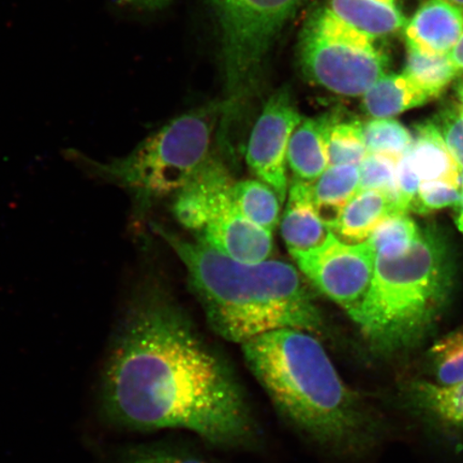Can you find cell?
Returning a JSON list of instances; mask_svg holds the SVG:
<instances>
[{
  "instance_id": "cell-1",
  "label": "cell",
  "mask_w": 463,
  "mask_h": 463,
  "mask_svg": "<svg viewBox=\"0 0 463 463\" xmlns=\"http://www.w3.org/2000/svg\"><path fill=\"white\" fill-rule=\"evenodd\" d=\"M97 402L104 424L119 431L184 430L222 450L263 447V428L236 370L156 291L138 294L116 327Z\"/></svg>"
},
{
  "instance_id": "cell-2",
  "label": "cell",
  "mask_w": 463,
  "mask_h": 463,
  "mask_svg": "<svg viewBox=\"0 0 463 463\" xmlns=\"http://www.w3.org/2000/svg\"><path fill=\"white\" fill-rule=\"evenodd\" d=\"M241 350L276 413L310 447L353 460L369 455L384 438V419L346 383L317 335L279 329Z\"/></svg>"
},
{
  "instance_id": "cell-3",
  "label": "cell",
  "mask_w": 463,
  "mask_h": 463,
  "mask_svg": "<svg viewBox=\"0 0 463 463\" xmlns=\"http://www.w3.org/2000/svg\"><path fill=\"white\" fill-rule=\"evenodd\" d=\"M158 232L182 260L206 320L220 337L241 345L279 329L326 332L314 297L291 264L241 263L200 240Z\"/></svg>"
},
{
  "instance_id": "cell-4",
  "label": "cell",
  "mask_w": 463,
  "mask_h": 463,
  "mask_svg": "<svg viewBox=\"0 0 463 463\" xmlns=\"http://www.w3.org/2000/svg\"><path fill=\"white\" fill-rule=\"evenodd\" d=\"M451 288L447 244L436 230L420 229L404 256L376 258L372 285L349 317L376 355H397L427 337L447 307Z\"/></svg>"
},
{
  "instance_id": "cell-5",
  "label": "cell",
  "mask_w": 463,
  "mask_h": 463,
  "mask_svg": "<svg viewBox=\"0 0 463 463\" xmlns=\"http://www.w3.org/2000/svg\"><path fill=\"white\" fill-rule=\"evenodd\" d=\"M233 104H210L172 119L125 158L101 164L78 153L71 155L83 169L135 195L138 204L177 194L210 158L220 116Z\"/></svg>"
},
{
  "instance_id": "cell-6",
  "label": "cell",
  "mask_w": 463,
  "mask_h": 463,
  "mask_svg": "<svg viewBox=\"0 0 463 463\" xmlns=\"http://www.w3.org/2000/svg\"><path fill=\"white\" fill-rule=\"evenodd\" d=\"M300 65L311 82L340 96L360 97L383 75L389 57L375 40L335 16L318 10L304 28Z\"/></svg>"
},
{
  "instance_id": "cell-7",
  "label": "cell",
  "mask_w": 463,
  "mask_h": 463,
  "mask_svg": "<svg viewBox=\"0 0 463 463\" xmlns=\"http://www.w3.org/2000/svg\"><path fill=\"white\" fill-rule=\"evenodd\" d=\"M300 0H208L222 34L228 101L251 89L266 55Z\"/></svg>"
},
{
  "instance_id": "cell-8",
  "label": "cell",
  "mask_w": 463,
  "mask_h": 463,
  "mask_svg": "<svg viewBox=\"0 0 463 463\" xmlns=\"http://www.w3.org/2000/svg\"><path fill=\"white\" fill-rule=\"evenodd\" d=\"M291 256L312 285L347 315L360 306L372 285L376 257L369 240L345 244L331 232L320 247Z\"/></svg>"
},
{
  "instance_id": "cell-9",
  "label": "cell",
  "mask_w": 463,
  "mask_h": 463,
  "mask_svg": "<svg viewBox=\"0 0 463 463\" xmlns=\"http://www.w3.org/2000/svg\"><path fill=\"white\" fill-rule=\"evenodd\" d=\"M302 120L291 91L282 87L266 101L249 138L248 166L275 191L281 203L287 200L288 191V144Z\"/></svg>"
},
{
  "instance_id": "cell-10",
  "label": "cell",
  "mask_w": 463,
  "mask_h": 463,
  "mask_svg": "<svg viewBox=\"0 0 463 463\" xmlns=\"http://www.w3.org/2000/svg\"><path fill=\"white\" fill-rule=\"evenodd\" d=\"M234 184L227 166L210 156L176 194L174 215L183 227L201 233L232 198Z\"/></svg>"
},
{
  "instance_id": "cell-11",
  "label": "cell",
  "mask_w": 463,
  "mask_h": 463,
  "mask_svg": "<svg viewBox=\"0 0 463 463\" xmlns=\"http://www.w3.org/2000/svg\"><path fill=\"white\" fill-rule=\"evenodd\" d=\"M199 240L237 262H264L273 253L271 232L246 218L230 199L200 233Z\"/></svg>"
},
{
  "instance_id": "cell-12",
  "label": "cell",
  "mask_w": 463,
  "mask_h": 463,
  "mask_svg": "<svg viewBox=\"0 0 463 463\" xmlns=\"http://www.w3.org/2000/svg\"><path fill=\"white\" fill-rule=\"evenodd\" d=\"M398 397L408 412L426 424L463 431V382L441 386L426 379L407 380L399 385Z\"/></svg>"
},
{
  "instance_id": "cell-13",
  "label": "cell",
  "mask_w": 463,
  "mask_h": 463,
  "mask_svg": "<svg viewBox=\"0 0 463 463\" xmlns=\"http://www.w3.org/2000/svg\"><path fill=\"white\" fill-rule=\"evenodd\" d=\"M463 33V11L449 0H426L404 27L410 49L449 55Z\"/></svg>"
},
{
  "instance_id": "cell-14",
  "label": "cell",
  "mask_w": 463,
  "mask_h": 463,
  "mask_svg": "<svg viewBox=\"0 0 463 463\" xmlns=\"http://www.w3.org/2000/svg\"><path fill=\"white\" fill-rule=\"evenodd\" d=\"M287 199L281 234L289 253L309 251L323 245L331 231L317 215L311 184L294 179Z\"/></svg>"
},
{
  "instance_id": "cell-15",
  "label": "cell",
  "mask_w": 463,
  "mask_h": 463,
  "mask_svg": "<svg viewBox=\"0 0 463 463\" xmlns=\"http://www.w3.org/2000/svg\"><path fill=\"white\" fill-rule=\"evenodd\" d=\"M407 154L420 182L439 181L461 187V167L450 154L436 121L416 126Z\"/></svg>"
},
{
  "instance_id": "cell-16",
  "label": "cell",
  "mask_w": 463,
  "mask_h": 463,
  "mask_svg": "<svg viewBox=\"0 0 463 463\" xmlns=\"http://www.w3.org/2000/svg\"><path fill=\"white\" fill-rule=\"evenodd\" d=\"M403 0H329L340 20L374 40L393 36L408 24Z\"/></svg>"
},
{
  "instance_id": "cell-17",
  "label": "cell",
  "mask_w": 463,
  "mask_h": 463,
  "mask_svg": "<svg viewBox=\"0 0 463 463\" xmlns=\"http://www.w3.org/2000/svg\"><path fill=\"white\" fill-rule=\"evenodd\" d=\"M402 213L389 196L378 190H360L344 208L331 230L345 244L367 241L387 217Z\"/></svg>"
},
{
  "instance_id": "cell-18",
  "label": "cell",
  "mask_w": 463,
  "mask_h": 463,
  "mask_svg": "<svg viewBox=\"0 0 463 463\" xmlns=\"http://www.w3.org/2000/svg\"><path fill=\"white\" fill-rule=\"evenodd\" d=\"M431 100L403 73L385 74L363 95V109L370 118H392Z\"/></svg>"
},
{
  "instance_id": "cell-19",
  "label": "cell",
  "mask_w": 463,
  "mask_h": 463,
  "mask_svg": "<svg viewBox=\"0 0 463 463\" xmlns=\"http://www.w3.org/2000/svg\"><path fill=\"white\" fill-rule=\"evenodd\" d=\"M360 189V171L355 165H329L311 184L312 200L322 222L331 231L344 208Z\"/></svg>"
},
{
  "instance_id": "cell-20",
  "label": "cell",
  "mask_w": 463,
  "mask_h": 463,
  "mask_svg": "<svg viewBox=\"0 0 463 463\" xmlns=\"http://www.w3.org/2000/svg\"><path fill=\"white\" fill-rule=\"evenodd\" d=\"M287 160L298 181L312 184L322 175L328 167L324 118L302 120L289 141Z\"/></svg>"
},
{
  "instance_id": "cell-21",
  "label": "cell",
  "mask_w": 463,
  "mask_h": 463,
  "mask_svg": "<svg viewBox=\"0 0 463 463\" xmlns=\"http://www.w3.org/2000/svg\"><path fill=\"white\" fill-rule=\"evenodd\" d=\"M324 143L329 165L360 166L368 155L363 124L324 118Z\"/></svg>"
},
{
  "instance_id": "cell-22",
  "label": "cell",
  "mask_w": 463,
  "mask_h": 463,
  "mask_svg": "<svg viewBox=\"0 0 463 463\" xmlns=\"http://www.w3.org/2000/svg\"><path fill=\"white\" fill-rule=\"evenodd\" d=\"M232 199L250 222L269 232L276 229L282 203L269 184L252 179L235 183L232 188Z\"/></svg>"
},
{
  "instance_id": "cell-23",
  "label": "cell",
  "mask_w": 463,
  "mask_h": 463,
  "mask_svg": "<svg viewBox=\"0 0 463 463\" xmlns=\"http://www.w3.org/2000/svg\"><path fill=\"white\" fill-rule=\"evenodd\" d=\"M402 73L434 100L443 94L460 71L449 55H427L408 48Z\"/></svg>"
},
{
  "instance_id": "cell-24",
  "label": "cell",
  "mask_w": 463,
  "mask_h": 463,
  "mask_svg": "<svg viewBox=\"0 0 463 463\" xmlns=\"http://www.w3.org/2000/svg\"><path fill=\"white\" fill-rule=\"evenodd\" d=\"M430 381L441 386L463 382V326L439 338L428 353Z\"/></svg>"
},
{
  "instance_id": "cell-25",
  "label": "cell",
  "mask_w": 463,
  "mask_h": 463,
  "mask_svg": "<svg viewBox=\"0 0 463 463\" xmlns=\"http://www.w3.org/2000/svg\"><path fill=\"white\" fill-rule=\"evenodd\" d=\"M420 232V228L408 213H395L379 224L369 241H372L376 258L398 259L410 251Z\"/></svg>"
},
{
  "instance_id": "cell-26",
  "label": "cell",
  "mask_w": 463,
  "mask_h": 463,
  "mask_svg": "<svg viewBox=\"0 0 463 463\" xmlns=\"http://www.w3.org/2000/svg\"><path fill=\"white\" fill-rule=\"evenodd\" d=\"M368 154H380L401 159L408 152L413 136L393 118H373L363 124Z\"/></svg>"
},
{
  "instance_id": "cell-27",
  "label": "cell",
  "mask_w": 463,
  "mask_h": 463,
  "mask_svg": "<svg viewBox=\"0 0 463 463\" xmlns=\"http://www.w3.org/2000/svg\"><path fill=\"white\" fill-rule=\"evenodd\" d=\"M397 165L398 159L390 157V156L368 154L358 166V171H360V189L358 191H381L395 203L399 211Z\"/></svg>"
},
{
  "instance_id": "cell-28",
  "label": "cell",
  "mask_w": 463,
  "mask_h": 463,
  "mask_svg": "<svg viewBox=\"0 0 463 463\" xmlns=\"http://www.w3.org/2000/svg\"><path fill=\"white\" fill-rule=\"evenodd\" d=\"M116 463H212L194 449L177 445H137L121 451Z\"/></svg>"
},
{
  "instance_id": "cell-29",
  "label": "cell",
  "mask_w": 463,
  "mask_h": 463,
  "mask_svg": "<svg viewBox=\"0 0 463 463\" xmlns=\"http://www.w3.org/2000/svg\"><path fill=\"white\" fill-rule=\"evenodd\" d=\"M461 202V187L439 181L420 182L418 195L411 211L428 213L443 208L458 207Z\"/></svg>"
},
{
  "instance_id": "cell-30",
  "label": "cell",
  "mask_w": 463,
  "mask_h": 463,
  "mask_svg": "<svg viewBox=\"0 0 463 463\" xmlns=\"http://www.w3.org/2000/svg\"><path fill=\"white\" fill-rule=\"evenodd\" d=\"M436 124L453 157L463 169V113L460 106L449 107L438 115Z\"/></svg>"
},
{
  "instance_id": "cell-31",
  "label": "cell",
  "mask_w": 463,
  "mask_h": 463,
  "mask_svg": "<svg viewBox=\"0 0 463 463\" xmlns=\"http://www.w3.org/2000/svg\"><path fill=\"white\" fill-rule=\"evenodd\" d=\"M420 179L413 169L405 153L397 165V188L399 211L408 213L412 208L416 195H418Z\"/></svg>"
},
{
  "instance_id": "cell-32",
  "label": "cell",
  "mask_w": 463,
  "mask_h": 463,
  "mask_svg": "<svg viewBox=\"0 0 463 463\" xmlns=\"http://www.w3.org/2000/svg\"><path fill=\"white\" fill-rule=\"evenodd\" d=\"M114 2L123 7L148 10L161 8L167 0H114Z\"/></svg>"
},
{
  "instance_id": "cell-33",
  "label": "cell",
  "mask_w": 463,
  "mask_h": 463,
  "mask_svg": "<svg viewBox=\"0 0 463 463\" xmlns=\"http://www.w3.org/2000/svg\"><path fill=\"white\" fill-rule=\"evenodd\" d=\"M449 56L451 62L454 63V66L458 69L460 72L463 71V33L458 43H457L453 50L450 51Z\"/></svg>"
},
{
  "instance_id": "cell-34",
  "label": "cell",
  "mask_w": 463,
  "mask_h": 463,
  "mask_svg": "<svg viewBox=\"0 0 463 463\" xmlns=\"http://www.w3.org/2000/svg\"><path fill=\"white\" fill-rule=\"evenodd\" d=\"M457 212H458V216H457V225L463 235V169L461 171V202L458 207H457Z\"/></svg>"
},
{
  "instance_id": "cell-35",
  "label": "cell",
  "mask_w": 463,
  "mask_h": 463,
  "mask_svg": "<svg viewBox=\"0 0 463 463\" xmlns=\"http://www.w3.org/2000/svg\"><path fill=\"white\" fill-rule=\"evenodd\" d=\"M457 94H458L459 100L463 106V80L458 84V87H457Z\"/></svg>"
},
{
  "instance_id": "cell-36",
  "label": "cell",
  "mask_w": 463,
  "mask_h": 463,
  "mask_svg": "<svg viewBox=\"0 0 463 463\" xmlns=\"http://www.w3.org/2000/svg\"><path fill=\"white\" fill-rule=\"evenodd\" d=\"M449 2L457 5V7L463 11V0H449Z\"/></svg>"
},
{
  "instance_id": "cell-37",
  "label": "cell",
  "mask_w": 463,
  "mask_h": 463,
  "mask_svg": "<svg viewBox=\"0 0 463 463\" xmlns=\"http://www.w3.org/2000/svg\"><path fill=\"white\" fill-rule=\"evenodd\" d=\"M461 109H462V113H463V106H462V104H461Z\"/></svg>"
}]
</instances>
